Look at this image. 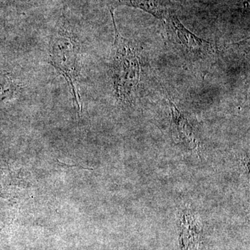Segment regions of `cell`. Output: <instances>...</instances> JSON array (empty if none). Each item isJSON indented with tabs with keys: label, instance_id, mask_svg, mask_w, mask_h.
I'll list each match as a JSON object with an SVG mask.
<instances>
[{
	"label": "cell",
	"instance_id": "6da1fadb",
	"mask_svg": "<svg viewBox=\"0 0 250 250\" xmlns=\"http://www.w3.org/2000/svg\"><path fill=\"white\" fill-rule=\"evenodd\" d=\"M80 36L68 18L62 15L56 24L49 42L48 60L66 81L74 102L82 111L80 80L82 71Z\"/></svg>",
	"mask_w": 250,
	"mask_h": 250
},
{
	"label": "cell",
	"instance_id": "7a4b0ae2",
	"mask_svg": "<svg viewBox=\"0 0 250 250\" xmlns=\"http://www.w3.org/2000/svg\"><path fill=\"white\" fill-rule=\"evenodd\" d=\"M115 30L112 49L111 71L113 90L118 101L131 104L136 95L141 76V63L137 49L131 41L120 34L110 11Z\"/></svg>",
	"mask_w": 250,
	"mask_h": 250
},
{
	"label": "cell",
	"instance_id": "3957f363",
	"mask_svg": "<svg viewBox=\"0 0 250 250\" xmlns=\"http://www.w3.org/2000/svg\"><path fill=\"white\" fill-rule=\"evenodd\" d=\"M164 21L170 37L187 55L192 59H205L213 53V47L209 42L190 32L174 15L167 14Z\"/></svg>",
	"mask_w": 250,
	"mask_h": 250
},
{
	"label": "cell",
	"instance_id": "277c9868",
	"mask_svg": "<svg viewBox=\"0 0 250 250\" xmlns=\"http://www.w3.org/2000/svg\"><path fill=\"white\" fill-rule=\"evenodd\" d=\"M192 217L188 213H184L180 222L182 250H200L201 246V231Z\"/></svg>",
	"mask_w": 250,
	"mask_h": 250
},
{
	"label": "cell",
	"instance_id": "5b68a950",
	"mask_svg": "<svg viewBox=\"0 0 250 250\" xmlns=\"http://www.w3.org/2000/svg\"><path fill=\"white\" fill-rule=\"evenodd\" d=\"M110 11L121 6H127L146 11L158 19L164 21L168 13L164 9L161 0H104Z\"/></svg>",
	"mask_w": 250,
	"mask_h": 250
},
{
	"label": "cell",
	"instance_id": "8992f818",
	"mask_svg": "<svg viewBox=\"0 0 250 250\" xmlns=\"http://www.w3.org/2000/svg\"><path fill=\"white\" fill-rule=\"evenodd\" d=\"M170 107L172 111V124L179 139L192 144L193 148L196 147L191 126L189 124L187 118L182 114V112L176 107L173 103H170Z\"/></svg>",
	"mask_w": 250,
	"mask_h": 250
}]
</instances>
